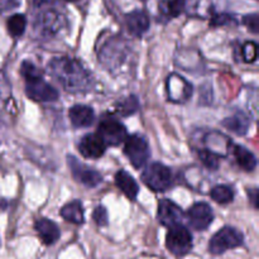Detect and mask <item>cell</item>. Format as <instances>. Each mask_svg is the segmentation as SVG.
Returning a JSON list of instances; mask_svg holds the SVG:
<instances>
[{
	"label": "cell",
	"instance_id": "6da1fadb",
	"mask_svg": "<svg viewBox=\"0 0 259 259\" xmlns=\"http://www.w3.org/2000/svg\"><path fill=\"white\" fill-rule=\"evenodd\" d=\"M48 72L68 93H86L93 86L91 73L73 58H53L48 63Z\"/></svg>",
	"mask_w": 259,
	"mask_h": 259
},
{
	"label": "cell",
	"instance_id": "7a4b0ae2",
	"mask_svg": "<svg viewBox=\"0 0 259 259\" xmlns=\"http://www.w3.org/2000/svg\"><path fill=\"white\" fill-rule=\"evenodd\" d=\"M23 77L25 81V95L33 101L38 103H51L58 99V91L53 86L43 80V73L38 70L37 66L29 61H24L20 67Z\"/></svg>",
	"mask_w": 259,
	"mask_h": 259
},
{
	"label": "cell",
	"instance_id": "3957f363",
	"mask_svg": "<svg viewBox=\"0 0 259 259\" xmlns=\"http://www.w3.org/2000/svg\"><path fill=\"white\" fill-rule=\"evenodd\" d=\"M142 181L154 192H164L174 185V175L164 164L154 162L142 174Z\"/></svg>",
	"mask_w": 259,
	"mask_h": 259
},
{
	"label": "cell",
	"instance_id": "277c9868",
	"mask_svg": "<svg viewBox=\"0 0 259 259\" xmlns=\"http://www.w3.org/2000/svg\"><path fill=\"white\" fill-rule=\"evenodd\" d=\"M244 242V237L238 229L233 227H225L215 233L209 243V252L214 255L224 254L228 250L239 248Z\"/></svg>",
	"mask_w": 259,
	"mask_h": 259
},
{
	"label": "cell",
	"instance_id": "5b68a950",
	"mask_svg": "<svg viewBox=\"0 0 259 259\" xmlns=\"http://www.w3.org/2000/svg\"><path fill=\"white\" fill-rule=\"evenodd\" d=\"M101 63L108 68L109 71H115L120 68L128 58V47L126 43L120 40V38L106 42L105 47L99 53Z\"/></svg>",
	"mask_w": 259,
	"mask_h": 259
},
{
	"label": "cell",
	"instance_id": "8992f818",
	"mask_svg": "<svg viewBox=\"0 0 259 259\" xmlns=\"http://www.w3.org/2000/svg\"><path fill=\"white\" fill-rule=\"evenodd\" d=\"M166 247L177 257L189 254L192 249V235L184 224L168 229L166 235Z\"/></svg>",
	"mask_w": 259,
	"mask_h": 259
},
{
	"label": "cell",
	"instance_id": "52a82bcc",
	"mask_svg": "<svg viewBox=\"0 0 259 259\" xmlns=\"http://www.w3.org/2000/svg\"><path fill=\"white\" fill-rule=\"evenodd\" d=\"M124 153L136 168H142L151 157L149 146L143 137L132 134L124 142Z\"/></svg>",
	"mask_w": 259,
	"mask_h": 259
},
{
	"label": "cell",
	"instance_id": "ba28073f",
	"mask_svg": "<svg viewBox=\"0 0 259 259\" xmlns=\"http://www.w3.org/2000/svg\"><path fill=\"white\" fill-rule=\"evenodd\" d=\"M65 27V17L53 9L42 12L34 20V29L43 37H56Z\"/></svg>",
	"mask_w": 259,
	"mask_h": 259
},
{
	"label": "cell",
	"instance_id": "9c48e42d",
	"mask_svg": "<svg viewBox=\"0 0 259 259\" xmlns=\"http://www.w3.org/2000/svg\"><path fill=\"white\" fill-rule=\"evenodd\" d=\"M98 134L103 139L106 147H115L124 143L128 137V132L124 124L114 118H104L98 126Z\"/></svg>",
	"mask_w": 259,
	"mask_h": 259
},
{
	"label": "cell",
	"instance_id": "30bf717a",
	"mask_svg": "<svg viewBox=\"0 0 259 259\" xmlns=\"http://www.w3.org/2000/svg\"><path fill=\"white\" fill-rule=\"evenodd\" d=\"M67 162L71 172H72L73 179L77 182H80L81 185H83V186L94 189V187L99 186L103 182V177H101V175L98 171L90 168L86 164H82L73 156H68Z\"/></svg>",
	"mask_w": 259,
	"mask_h": 259
},
{
	"label": "cell",
	"instance_id": "8fae6325",
	"mask_svg": "<svg viewBox=\"0 0 259 259\" xmlns=\"http://www.w3.org/2000/svg\"><path fill=\"white\" fill-rule=\"evenodd\" d=\"M187 219H189L190 225L195 230H206L211 225L214 220V212H212L211 206L206 202H197L194 204L187 211Z\"/></svg>",
	"mask_w": 259,
	"mask_h": 259
},
{
	"label": "cell",
	"instance_id": "7c38bea8",
	"mask_svg": "<svg viewBox=\"0 0 259 259\" xmlns=\"http://www.w3.org/2000/svg\"><path fill=\"white\" fill-rule=\"evenodd\" d=\"M158 222L162 225L169 228L182 225L185 214L179 205L175 204L171 200H162L158 205V212H157Z\"/></svg>",
	"mask_w": 259,
	"mask_h": 259
},
{
	"label": "cell",
	"instance_id": "4fadbf2b",
	"mask_svg": "<svg viewBox=\"0 0 259 259\" xmlns=\"http://www.w3.org/2000/svg\"><path fill=\"white\" fill-rule=\"evenodd\" d=\"M167 95L169 101L174 103H185L192 95L191 83L187 82L184 77L172 73L167 78Z\"/></svg>",
	"mask_w": 259,
	"mask_h": 259
},
{
	"label": "cell",
	"instance_id": "5bb4252c",
	"mask_svg": "<svg viewBox=\"0 0 259 259\" xmlns=\"http://www.w3.org/2000/svg\"><path fill=\"white\" fill-rule=\"evenodd\" d=\"M106 144L98 133H90L82 137L78 143V151L85 158L98 159L105 153Z\"/></svg>",
	"mask_w": 259,
	"mask_h": 259
},
{
	"label": "cell",
	"instance_id": "9a60e30c",
	"mask_svg": "<svg viewBox=\"0 0 259 259\" xmlns=\"http://www.w3.org/2000/svg\"><path fill=\"white\" fill-rule=\"evenodd\" d=\"M34 229L45 245L55 244L61 237L60 228L50 219H38L34 223Z\"/></svg>",
	"mask_w": 259,
	"mask_h": 259
},
{
	"label": "cell",
	"instance_id": "2e32d148",
	"mask_svg": "<svg viewBox=\"0 0 259 259\" xmlns=\"http://www.w3.org/2000/svg\"><path fill=\"white\" fill-rule=\"evenodd\" d=\"M68 118L75 128H88L95 121V113L88 105H75L68 111Z\"/></svg>",
	"mask_w": 259,
	"mask_h": 259
},
{
	"label": "cell",
	"instance_id": "e0dca14e",
	"mask_svg": "<svg viewBox=\"0 0 259 259\" xmlns=\"http://www.w3.org/2000/svg\"><path fill=\"white\" fill-rule=\"evenodd\" d=\"M128 32L134 37H142L149 29V18L142 10H134L125 17Z\"/></svg>",
	"mask_w": 259,
	"mask_h": 259
},
{
	"label": "cell",
	"instance_id": "ac0fdd59",
	"mask_svg": "<svg viewBox=\"0 0 259 259\" xmlns=\"http://www.w3.org/2000/svg\"><path fill=\"white\" fill-rule=\"evenodd\" d=\"M115 185L121 190V192H123L129 200H132V201H134V200L137 199V196H138V184H137L136 180H134L128 172L124 171V169H120V171L116 172Z\"/></svg>",
	"mask_w": 259,
	"mask_h": 259
},
{
	"label": "cell",
	"instance_id": "d6986e66",
	"mask_svg": "<svg viewBox=\"0 0 259 259\" xmlns=\"http://www.w3.org/2000/svg\"><path fill=\"white\" fill-rule=\"evenodd\" d=\"M222 124L224 128L233 132L237 136H244L248 132V129H249L250 120L247 114H244L243 111H237L234 115L229 116V118H225L222 121Z\"/></svg>",
	"mask_w": 259,
	"mask_h": 259
},
{
	"label": "cell",
	"instance_id": "ffe728a7",
	"mask_svg": "<svg viewBox=\"0 0 259 259\" xmlns=\"http://www.w3.org/2000/svg\"><path fill=\"white\" fill-rule=\"evenodd\" d=\"M61 217L68 223L72 224H82L85 217H83V207L81 201L78 200H73V201L68 202L65 206L61 209Z\"/></svg>",
	"mask_w": 259,
	"mask_h": 259
},
{
	"label": "cell",
	"instance_id": "44dd1931",
	"mask_svg": "<svg viewBox=\"0 0 259 259\" xmlns=\"http://www.w3.org/2000/svg\"><path fill=\"white\" fill-rule=\"evenodd\" d=\"M233 153H234L235 161H237L238 166L240 168H243L247 172L254 171L255 167H257V158H255V156L252 152L248 151L243 146H234Z\"/></svg>",
	"mask_w": 259,
	"mask_h": 259
},
{
	"label": "cell",
	"instance_id": "7402d4cb",
	"mask_svg": "<svg viewBox=\"0 0 259 259\" xmlns=\"http://www.w3.org/2000/svg\"><path fill=\"white\" fill-rule=\"evenodd\" d=\"M210 196L218 204H229L234 200V191L228 185H218V186L212 187L210 191Z\"/></svg>",
	"mask_w": 259,
	"mask_h": 259
},
{
	"label": "cell",
	"instance_id": "603a6c76",
	"mask_svg": "<svg viewBox=\"0 0 259 259\" xmlns=\"http://www.w3.org/2000/svg\"><path fill=\"white\" fill-rule=\"evenodd\" d=\"M25 27H27V19L23 14H14L8 19L7 28L8 32L12 37H20L24 33Z\"/></svg>",
	"mask_w": 259,
	"mask_h": 259
},
{
	"label": "cell",
	"instance_id": "cb8c5ba5",
	"mask_svg": "<svg viewBox=\"0 0 259 259\" xmlns=\"http://www.w3.org/2000/svg\"><path fill=\"white\" fill-rule=\"evenodd\" d=\"M159 8H161V12L166 17H179L185 9V0H163Z\"/></svg>",
	"mask_w": 259,
	"mask_h": 259
},
{
	"label": "cell",
	"instance_id": "d4e9b609",
	"mask_svg": "<svg viewBox=\"0 0 259 259\" xmlns=\"http://www.w3.org/2000/svg\"><path fill=\"white\" fill-rule=\"evenodd\" d=\"M116 113L121 116H129L132 114L137 113L139 109V103L136 96H129L124 100L119 101L115 106Z\"/></svg>",
	"mask_w": 259,
	"mask_h": 259
},
{
	"label": "cell",
	"instance_id": "484cf974",
	"mask_svg": "<svg viewBox=\"0 0 259 259\" xmlns=\"http://www.w3.org/2000/svg\"><path fill=\"white\" fill-rule=\"evenodd\" d=\"M199 157L201 159L202 163L210 169H218L219 168V156L214 154L212 152L207 151V149H202L199 152Z\"/></svg>",
	"mask_w": 259,
	"mask_h": 259
},
{
	"label": "cell",
	"instance_id": "4316f807",
	"mask_svg": "<svg viewBox=\"0 0 259 259\" xmlns=\"http://www.w3.org/2000/svg\"><path fill=\"white\" fill-rule=\"evenodd\" d=\"M243 58H244L245 62H254L257 60L258 51H257V45L254 42H248L245 43L244 47H243Z\"/></svg>",
	"mask_w": 259,
	"mask_h": 259
},
{
	"label": "cell",
	"instance_id": "83f0119b",
	"mask_svg": "<svg viewBox=\"0 0 259 259\" xmlns=\"http://www.w3.org/2000/svg\"><path fill=\"white\" fill-rule=\"evenodd\" d=\"M93 219L98 227H105L108 225V211L104 206L95 207L93 212Z\"/></svg>",
	"mask_w": 259,
	"mask_h": 259
},
{
	"label": "cell",
	"instance_id": "f1b7e54d",
	"mask_svg": "<svg viewBox=\"0 0 259 259\" xmlns=\"http://www.w3.org/2000/svg\"><path fill=\"white\" fill-rule=\"evenodd\" d=\"M235 19L229 14H218L211 19V25L214 27H222V25L234 24Z\"/></svg>",
	"mask_w": 259,
	"mask_h": 259
},
{
	"label": "cell",
	"instance_id": "f546056e",
	"mask_svg": "<svg viewBox=\"0 0 259 259\" xmlns=\"http://www.w3.org/2000/svg\"><path fill=\"white\" fill-rule=\"evenodd\" d=\"M243 23L245 24V27L250 30L252 33L257 34L258 33V14L254 13V14H249V15H245L243 18Z\"/></svg>",
	"mask_w": 259,
	"mask_h": 259
},
{
	"label": "cell",
	"instance_id": "4dcf8cb0",
	"mask_svg": "<svg viewBox=\"0 0 259 259\" xmlns=\"http://www.w3.org/2000/svg\"><path fill=\"white\" fill-rule=\"evenodd\" d=\"M10 95V85L4 72L0 71V99H7Z\"/></svg>",
	"mask_w": 259,
	"mask_h": 259
},
{
	"label": "cell",
	"instance_id": "1f68e13d",
	"mask_svg": "<svg viewBox=\"0 0 259 259\" xmlns=\"http://www.w3.org/2000/svg\"><path fill=\"white\" fill-rule=\"evenodd\" d=\"M248 196H249V201L252 202L253 206L257 209L258 207V190L257 189L248 190Z\"/></svg>",
	"mask_w": 259,
	"mask_h": 259
},
{
	"label": "cell",
	"instance_id": "d6a6232c",
	"mask_svg": "<svg viewBox=\"0 0 259 259\" xmlns=\"http://www.w3.org/2000/svg\"><path fill=\"white\" fill-rule=\"evenodd\" d=\"M68 2H75V0H68Z\"/></svg>",
	"mask_w": 259,
	"mask_h": 259
}]
</instances>
